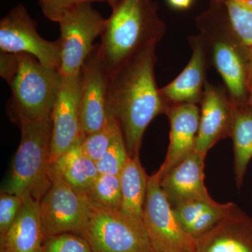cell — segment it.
<instances>
[{"instance_id":"obj_1","label":"cell","mask_w":252,"mask_h":252,"mask_svg":"<svg viewBox=\"0 0 252 252\" xmlns=\"http://www.w3.org/2000/svg\"><path fill=\"white\" fill-rule=\"evenodd\" d=\"M156 47L129 60L109 77L107 112L120 126L130 157L139 156L146 129L167 108L156 81Z\"/></svg>"},{"instance_id":"obj_2","label":"cell","mask_w":252,"mask_h":252,"mask_svg":"<svg viewBox=\"0 0 252 252\" xmlns=\"http://www.w3.org/2000/svg\"><path fill=\"white\" fill-rule=\"evenodd\" d=\"M165 31L153 0H117L99 44L109 74L144 50L157 46Z\"/></svg>"},{"instance_id":"obj_3","label":"cell","mask_w":252,"mask_h":252,"mask_svg":"<svg viewBox=\"0 0 252 252\" xmlns=\"http://www.w3.org/2000/svg\"><path fill=\"white\" fill-rule=\"evenodd\" d=\"M0 55V74L11 87L17 118L52 117L62 83L59 69L46 67L32 55Z\"/></svg>"},{"instance_id":"obj_4","label":"cell","mask_w":252,"mask_h":252,"mask_svg":"<svg viewBox=\"0 0 252 252\" xmlns=\"http://www.w3.org/2000/svg\"><path fill=\"white\" fill-rule=\"evenodd\" d=\"M21 142L14 158L3 191L40 201L51 185L52 117L31 119L18 117Z\"/></svg>"},{"instance_id":"obj_5","label":"cell","mask_w":252,"mask_h":252,"mask_svg":"<svg viewBox=\"0 0 252 252\" xmlns=\"http://www.w3.org/2000/svg\"><path fill=\"white\" fill-rule=\"evenodd\" d=\"M225 11L222 14L216 6L200 16L198 21L200 35L210 47L212 61L224 81L230 98L237 104L248 103L249 54L244 56L241 47L245 46L232 31Z\"/></svg>"},{"instance_id":"obj_6","label":"cell","mask_w":252,"mask_h":252,"mask_svg":"<svg viewBox=\"0 0 252 252\" xmlns=\"http://www.w3.org/2000/svg\"><path fill=\"white\" fill-rule=\"evenodd\" d=\"M80 3L69 8L60 18L61 48L60 72L62 77H78L86 58L94 49V41L102 35L107 18L93 6Z\"/></svg>"},{"instance_id":"obj_7","label":"cell","mask_w":252,"mask_h":252,"mask_svg":"<svg viewBox=\"0 0 252 252\" xmlns=\"http://www.w3.org/2000/svg\"><path fill=\"white\" fill-rule=\"evenodd\" d=\"M81 236L93 252H156L143 220L92 208Z\"/></svg>"},{"instance_id":"obj_8","label":"cell","mask_w":252,"mask_h":252,"mask_svg":"<svg viewBox=\"0 0 252 252\" xmlns=\"http://www.w3.org/2000/svg\"><path fill=\"white\" fill-rule=\"evenodd\" d=\"M39 202L45 236L74 233L82 234L90 220L92 207L85 195L77 193L56 176Z\"/></svg>"},{"instance_id":"obj_9","label":"cell","mask_w":252,"mask_h":252,"mask_svg":"<svg viewBox=\"0 0 252 252\" xmlns=\"http://www.w3.org/2000/svg\"><path fill=\"white\" fill-rule=\"evenodd\" d=\"M157 172L149 176L143 222L156 252H193L195 240L181 226Z\"/></svg>"},{"instance_id":"obj_10","label":"cell","mask_w":252,"mask_h":252,"mask_svg":"<svg viewBox=\"0 0 252 252\" xmlns=\"http://www.w3.org/2000/svg\"><path fill=\"white\" fill-rule=\"evenodd\" d=\"M0 50L10 54H27L46 67L60 69L61 48L59 39L46 40L39 35L36 21L26 6L19 4L0 21Z\"/></svg>"},{"instance_id":"obj_11","label":"cell","mask_w":252,"mask_h":252,"mask_svg":"<svg viewBox=\"0 0 252 252\" xmlns=\"http://www.w3.org/2000/svg\"><path fill=\"white\" fill-rule=\"evenodd\" d=\"M109 77L99 44H95L84 61L78 79L79 114L84 137L100 130L109 122L107 101Z\"/></svg>"},{"instance_id":"obj_12","label":"cell","mask_w":252,"mask_h":252,"mask_svg":"<svg viewBox=\"0 0 252 252\" xmlns=\"http://www.w3.org/2000/svg\"><path fill=\"white\" fill-rule=\"evenodd\" d=\"M200 123L194 151L206 157L219 141L231 136L235 103L229 94L206 82L201 101Z\"/></svg>"},{"instance_id":"obj_13","label":"cell","mask_w":252,"mask_h":252,"mask_svg":"<svg viewBox=\"0 0 252 252\" xmlns=\"http://www.w3.org/2000/svg\"><path fill=\"white\" fill-rule=\"evenodd\" d=\"M78 79L79 76L62 77L59 97L52 114L51 165L85 137L81 127Z\"/></svg>"},{"instance_id":"obj_14","label":"cell","mask_w":252,"mask_h":252,"mask_svg":"<svg viewBox=\"0 0 252 252\" xmlns=\"http://www.w3.org/2000/svg\"><path fill=\"white\" fill-rule=\"evenodd\" d=\"M165 114L170 121V144L165 160L157 172L160 179L193 152L200 110L196 104H175L169 106Z\"/></svg>"},{"instance_id":"obj_15","label":"cell","mask_w":252,"mask_h":252,"mask_svg":"<svg viewBox=\"0 0 252 252\" xmlns=\"http://www.w3.org/2000/svg\"><path fill=\"white\" fill-rule=\"evenodd\" d=\"M192 56L185 69L175 80L160 89L166 107L200 102L205 89L207 47L201 35L190 39ZM166 108V109H167Z\"/></svg>"},{"instance_id":"obj_16","label":"cell","mask_w":252,"mask_h":252,"mask_svg":"<svg viewBox=\"0 0 252 252\" xmlns=\"http://www.w3.org/2000/svg\"><path fill=\"white\" fill-rule=\"evenodd\" d=\"M205 159L193 151L160 178V187L172 207L193 200H213L204 183Z\"/></svg>"},{"instance_id":"obj_17","label":"cell","mask_w":252,"mask_h":252,"mask_svg":"<svg viewBox=\"0 0 252 252\" xmlns=\"http://www.w3.org/2000/svg\"><path fill=\"white\" fill-rule=\"evenodd\" d=\"M193 252H252V217L233 203L220 224L195 240Z\"/></svg>"},{"instance_id":"obj_18","label":"cell","mask_w":252,"mask_h":252,"mask_svg":"<svg viewBox=\"0 0 252 252\" xmlns=\"http://www.w3.org/2000/svg\"><path fill=\"white\" fill-rule=\"evenodd\" d=\"M39 202L32 197L24 198L17 218L1 245L11 252H43L44 234Z\"/></svg>"},{"instance_id":"obj_19","label":"cell","mask_w":252,"mask_h":252,"mask_svg":"<svg viewBox=\"0 0 252 252\" xmlns=\"http://www.w3.org/2000/svg\"><path fill=\"white\" fill-rule=\"evenodd\" d=\"M233 203L193 200L172 207L179 223L194 240L210 233L226 217Z\"/></svg>"},{"instance_id":"obj_20","label":"cell","mask_w":252,"mask_h":252,"mask_svg":"<svg viewBox=\"0 0 252 252\" xmlns=\"http://www.w3.org/2000/svg\"><path fill=\"white\" fill-rule=\"evenodd\" d=\"M78 143L51 164V175L56 176L77 193L85 195L97 176L96 162L88 157Z\"/></svg>"},{"instance_id":"obj_21","label":"cell","mask_w":252,"mask_h":252,"mask_svg":"<svg viewBox=\"0 0 252 252\" xmlns=\"http://www.w3.org/2000/svg\"><path fill=\"white\" fill-rule=\"evenodd\" d=\"M122 190L121 212L136 220L143 219L149 176L139 156L130 157L119 176Z\"/></svg>"},{"instance_id":"obj_22","label":"cell","mask_w":252,"mask_h":252,"mask_svg":"<svg viewBox=\"0 0 252 252\" xmlns=\"http://www.w3.org/2000/svg\"><path fill=\"white\" fill-rule=\"evenodd\" d=\"M234 103V119L230 137L234 148L235 181L240 189L252 158V107L248 102Z\"/></svg>"},{"instance_id":"obj_23","label":"cell","mask_w":252,"mask_h":252,"mask_svg":"<svg viewBox=\"0 0 252 252\" xmlns=\"http://www.w3.org/2000/svg\"><path fill=\"white\" fill-rule=\"evenodd\" d=\"M85 196L92 208L104 212H120L122 190L119 176L99 174Z\"/></svg>"},{"instance_id":"obj_24","label":"cell","mask_w":252,"mask_h":252,"mask_svg":"<svg viewBox=\"0 0 252 252\" xmlns=\"http://www.w3.org/2000/svg\"><path fill=\"white\" fill-rule=\"evenodd\" d=\"M232 31L240 42L252 49V11L237 0H222Z\"/></svg>"},{"instance_id":"obj_25","label":"cell","mask_w":252,"mask_h":252,"mask_svg":"<svg viewBox=\"0 0 252 252\" xmlns=\"http://www.w3.org/2000/svg\"><path fill=\"white\" fill-rule=\"evenodd\" d=\"M121 132L122 131L117 121L110 117L107 125L102 129L84 137L81 143V149L88 157L97 162Z\"/></svg>"},{"instance_id":"obj_26","label":"cell","mask_w":252,"mask_h":252,"mask_svg":"<svg viewBox=\"0 0 252 252\" xmlns=\"http://www.w3.org/2000/svg\"><path fill=\"white\" fill-rule=\"evenodd\" d=\"M130 157L121 132L107 152L96 162L99 174L120 176Z\"/></svg>"},{"instance_id":"obj_27","label":"cell","mask_w":252,"mask_h":252,"mask_svg":"<svg viewBox=\"0 0 252 252\" xmlns=\"http://www.w3.org/2000/svg\"><path fill=\"white\" fill-rule=\"evenodd\" d=\"M43 252H93L84 237L72 233L49 235L44 239Z\"/></svg>"},{"instance_id":"obj_28","label":"cell","mask_w":252,"mask_h":252,"mask_svg":"<svg viewBox=\"0 0 252 252\" xmlns=\"http://www.w3.org/2000/svg\"><path fill=\"white\" fill-rule=\"evenodd\" d=\"M24 198L15 194L1 192L0 196V239L7 234L17 218Z\"/></svg>"},{"instance_id":"obj_29","label":"cell","mask_w":252,"mask_h":252,"mask_svg":"<svg viewBox=\"0 0 252 252\" xmlns=\"http://www.w3.org/2000/svg\"><path fill=\"white\" fill-rule=\"evenodd\" d=\"M41 11L46 18L54 22H59L63 13L74 5L82 2H103L105 0H38Z\"/></svg>"},{"instance_id":"obj_30","label":"cell","mask_w":252,"mask_h":252,"mask_svg":"<svg viewBox=\"0 0 252 252\" xmlns=\"http://www.w3.org/2000/svg\"><path fill=\"white\" fill-rule=\"evenodd\" d=\"M247 86L250 94H252V49H249L248 69H247Z\"/></svg>"},{"instance_id":"obj_31","label":"cell","mask_w":252,"mask_h":252,"mask_svg":"<svg viewBox=\"0 0 252 252\" xmlns=\"http://www.w3.org/2000/svg\"><path fill=\"white\" fill-rule=\"evenodd\" d=\"M193 0H168L172 7L178 9H188L192 4Z\"/></svg>"},{"instance_id":"obj_32","label":"cell","mask_w":252,"mask_h":252,"mask_svg":"<svg viewBox=\"0 0 252 252\" xmlns=\"http://www.w3.org/2000/svg\"><path fill=\"white\" fill-rule=\"evenodd\" d=\"M237 1L245 5V6H246L247 7H248L249 9L252 11V1L251 0H237Z\"/></svg>"},{"instance_id":"obj_33","label":"cell","mask_w":252,"mask_h":252,"mask_svg":"<svg viewBox=\"0 0 252 252\" xmlns=\"http://www.w3.org/2000/svg\"><path fill=\"white\" fill-rule=\"evenodd\" d=\"M105 1H107V3H108L109 6H110V7L112 8V9H113V8L114 7V6H115L117 0H105Z\"/></svg>"},{"instance_id":"obj_34","label":"cell","mask_w":252,"mask_h":252,"mask_svg":"<svg viewBox=\"0 0 252 252\" xmlns=\"http://www.w3.org/2000/svg\"><path fill=\"white\" fill-rule=\"evenodd\" d=\"M1 252H11L7 248H5L3 245H1Z\"/></svg>"},{"instance_id":"obj_35","label":"cell","mask_w":252,"mask_h":252,"mask_svg":"<svg viewBox=\"0 0 252 252\" xmlns=\"http://www.w3.org/2000/svg\"><path fill=\"white\" fill-rule=\"evenodd\" d=\"M248 103L250 104V105L252 107V94H250V97H249Z\"/></svg>"},{"instance_id":"obj_36","label":"cell","mask_w":252,"mask_h":252,"mask_svg":"<svg viewBox=\"0 0 252 252\" xmlns=\"http://www.w3.org/2000/svg\"><path fill=\"white\" fill-rule=\"evenodd\" d=\"M251 1H252V0H251Z\"/></svg>"},{"instance_id":"obj_37","label":"cell","mask_w":252,"mask_h":252,"mask_svg":"<svg viewBox=\"0 0 252 252\" xmlns=\"http://www.w3.org/2000/svg\"></svg>"}]
</instances>
